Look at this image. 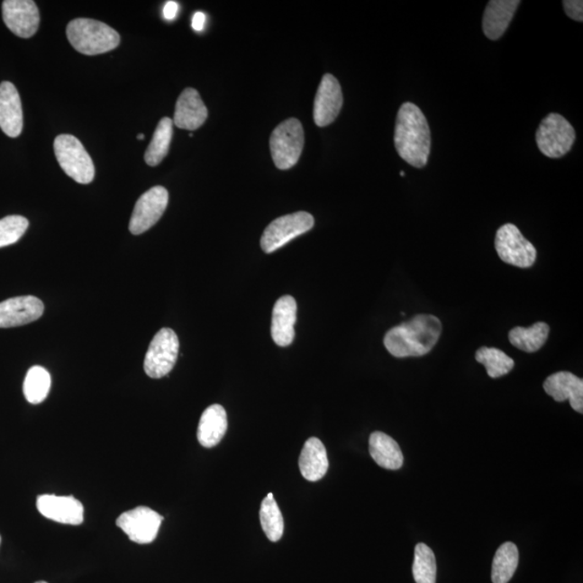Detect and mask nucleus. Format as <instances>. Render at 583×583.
<instances>
[{"mask_svg": "<svg viewBox=\"0 0 583 583\" xmlns=\"http://www.w3.org/2000/svg\"><path fill=\"white\" fill-rule=\"evenodd\" d=\"M163 516L149 506H136L124 512L116 521L119 528L125 533L131 542L139 544L151 543L160 530Z\"/></svg>", "mask_w": 583, "mask_h": 583, "instance_id": "10", "label": "nucleus"}, {"mask_svg": "<svg viewBox=\"0 0 583 583\" xmlns=\"http://www.w3.org/2000/svg\"><path fill=\"white\" fill-rule=\"evenodd\" d=\"M208 118V110L197 90L185 89L177 102L173 124L178 128L194 131L197 130Z\"/></svg>", "mask_w": 583, "mask_h": 583, "instance_id": "18", "label": "nucleus"}, {"mask_svg": "<svg viewBox=\"0 0 583 583\" xmlns=\"http://www.w3.org/2000/svg\"><path fill=\"white\" fill-rule=\"evenodd\" d=\"M54 154L62 170L75 182L87 185L94 181V161L83 143L74 135H59L54 140Z\"/></svg>", "mask_w": 583, "mask_h": 583, "instance_id": "4", "label": "nucleus"}, {"mask_svg": "<svg viewBox=\"0 0 583 583\" xmlns=\"http://www.w3.org/2000/svg\"><path fill=\"white\" fill-rule=\"evenodd\" d=\"M169 203V193L165 187H155L141 195L131 216L129 230L131 233L141 234L149 230L161 219Z\"/></svg>", "mask_w": 583, "mask_h": 583, "instance_id": "11", "label": "nucleus"}, {"mask_svg": "<svg viewBox=\"0 0 583 583\" xmlns=\"http://www.w3.org/2000/svg\"><path fill=\"white\" fill-rule=\"evenodd\" d=\"M0 129L9 138H18L23 130L21 97L14 84H0Z\"/></svg>", "mask_w": 583, "mask_h": 583, "instance_id": "16", "label": "nucleus"}, {"mask_svg": "<svg viewBox=\"0 0 583 583\" xmlns=\"http://www.w3.org/2000/svg\"><path fill=\"white\" fill-rule=\"evenodd\" d=\"M173 135V120L162 118L157 125L154 136L145 152V161L150 167H156L162 162L170 150Z\"/></svg>", "mask_w": 583, "mask_h": 583, "instance_id": "26", "label": "nucleus"}, {"mask_svg": "<svg viewBox=\"0 0 583 583\" xmlns=\"http://www.w3.org/2000/svg\"><path fill=\"white\" fill-rule=\"evenodd\" d=\"M43 310V303L35 296L9 298L0 303V329L34 323L41 317Z\"/></svg>", "mask_w": 583, "mask_h": 583, "instance_id": "15", "label": "nucleus"}, {"mask_svg": "<svg viewBox=\"0 0 583 583\" xmlns=\"http://www.w3.org/2000/svg\"><path fill=\"white\" fill-rule=\"evenodd\" d=\"M228 419L225 408L214 405L206 408L201 415L197 438L205 449L214 448L226 434Z\"/></svg>", "mask_w": 583, "mask_h": 583, "instance_id": "21", "label": "nucleus"}, {"mask_svg": "<svg viewBox=\"0 0 583 583\" xmlns=\"http://www.w3.org/2000/svg\"><path fill=\"white\" fill-rule=\"evenodd\" d=\"M297 304L292 296L278 299L272 310L271 336L278 346H290L296 337Z\"/></svg>", "mask_w": 583, "mask_h": 583, "instance_id": "17", "label": "nucleus"}, {"mask_svg": "<svg viewBox=\"0 0 583 583\" xmlns=\"http://www.w3.org/2000/svg\"><path fill=\"white\" fill-rule=\"evenodd\" d=\"M395 146L403 160L417 169L427 165L432 150V131L426 116L414 103L406 102L397 112Z\"/></svg>", "mask_w": 583, "mask_h": 583, "instance_id": "1", "label": "nucleus"}, {"mask_svg": "<svg viewBox=\"0 0 583 583\" xmlns=\"http://www.w3.org/2000/svg\"><path fill=\"white\" fill-rule=\"evenodd\" d=\"M206 16L204 13H196L193 16L192 26L196 32L204 31Z\"/></svg>", "mask_w": 583, "mask_h": 583, "instance_id": "34", "label": "nucleus"}, {"mask_svg": "<svg viewBox=\"0 0 583 583\" xmlns=\"http://www.w3.org/2000/svg\"><path fill=\"white\" fill-rule=\"evenodd\" d=\"M369 454L376 464L388 470H397L405 462L399 444L388 434L380 432L370 434Z\"/></svg>", "mask_w": 583, "mask_h": 583, "instance_id": "23", "label": "nucleus"}, {"mask_svg": "<svg viewBox=\"0 0 583 583\" xmlns=\"http://www.w3.org/2000/svg\"><path fill=\"white\" fill-rule=\"evenodd\" d=\"M344 97L342 87L333 75L325 74L321 80L314 106V119L318 127H326L339 117Z\"/></svg>", "mask_w": 583, "mask_h": 583, "instance_id": "13", "label": "nucleus"}, {"mask_svg": "<svg viewBox=\"0 0 583 583\" xmlns=\"http://www.w3.org/2000/svg\"><path fill=\"white\" fill-rule=\"evenodd\" d=\"M298 465L303 477L309 482L319 481L328 472V453L318 438H310L304 444Z\"/></svg>", "mask_w": 583, "mask_h": 583, "instance_id": "22", "label": "nucleus"}, {"mask_svg": "<svg viewBox=\"0 0 583 583\" xmlns=\"http://www.w3.org/2000/svg\"><path fill=\"white\" fill-rule=\"evenodd\" d=\"M0 543H2V537H0Z\"/></svg>", "mask_w": 583, "mask_h": 583, "instance_id": "38", "label": "nucleus"}, {"mask_svg": "<svg viewBox=\"0 0 583 583\" xmlns=\"http://www.w3.org/2000/svg\"><path fill=\"white\" fill-rule=\"evenodd\" d=\"M476 360L484 365L490 378H503L515 368L514 359L497 348H479L476 353Z\"/></svg>", "mask_w": 583, "mask_h": 583, "instance_id": "29", "label": "nucleus"}, {"mask_svg": "<svg viewBox=\"0 0 583 583\" xmlns=\"http://www.w3.org/2000/svg\"><path fill=\"white\" fill-rule=\"evenodd\" d=\"M442 332L441 321L432 314H418L387 332L384 344L396 358L423 357L433 351Z\"/></svg>", "mask_w": 583, "mask_h": 583, "instance_id": "2", "label": "nucleus"}, {"mask_svg": "<svg viewBox=\"0 0 583 583\" xmlns=\"http://www.w3.org/2000/svg\"><path fill=\"white\" fill-rule=\"evenodd\" d=\"M3 19L14 35L30 38L40 27V10L32 0H5L3 3Z\"/></svg>", "mask_w": 583, "mask_h": 583, "instance_id": "12", "label": "nucleus"}, {"mask_svg": "<svg viewBox=\"0 0 583 583\" xmlns=\"http://www.w3.org/2000/svg\"><path fill=\"white\" fill-rule=\"evenodd\" d=\"M178 337L171 329H162L152 339L144 361L145 373L150 378H165L178 361Z\"/></svg>", "mask_w": 583, "mask_h": 583, "instance_id": "9", "label": "nucleus"}, {"mask_svg": "<svg viewBox=\"0 0 583 583\" xmlns=\"http://www.w3.org/2000/svg\"><path fill=\"white\" fill-rule=\"evenodd\" d=\"M67 34L75 50L86 56L112 51L120 43L117 31L103 22L91 19H76L69 22Z\"/></svg>", "mask_w": 583, "mask_h": 583, "instance_id": "3", "label": "nucleus"}, {"mask_svg": "<svg viewBox=\"0 0 583 583\" xmlns=\"http://www.w3.org/2000/svg\"><path fill=\"white\" fill-rule=\"evenodd\" d=\"M260 519L267 538L272 542H279L285 532V521L279 506L271 493L267 495L261 503Z\"/></svg>", "mask_w": 583, "mask_h": 583, "instance_id": "27", "label": "nucleus"}, {"mask_svg": "<svg viewBox=\"0 0 583 583\" xmlns=\"http://www.w3.org/2000/svg\"><path fill=\"white\" fill-rule=\"evenodd\" d=\"M304 129L301 122L290 118L274 130L270 136L272 160L280 170H288L296 165L304 149Z\"/></svg>", "mask_w": 583, "mask_h": 583, "instance_id": "5", "label": "nucleus"}, {"mask_svg": "<svg viewBox=\"0 0 583 583\" xmlns=\"http://www.w3.org/2000/svg\"><path fill=\"white\" fill-rule=\"evenodd\" d=\"M314 225V216L307 212L281 216L267 226L260 239V247L267 254L275 252L293 239L312 230Z\"/></svg>", "mask_w": 583, "mask_h": 583, "instance_id": "7", "label": "nucleus"}, {"mask_svg": "<svg viewBox=\"0 0 583 583\" xmlns=\"http://www.w3.org/2000/svg\"><path fill=\"white\" fill-rule=\"evenodd\" d=\"M543 389L557 402L569 400L576 412L583 413V380L569 372L555 373L544 381Z\"/></svg>", "mask_w": 583, "mask_h": 583, "instance_id": "19", "label": "nucleus"}, {"mask_svg": "<svg viewBox=\"0 0 583 583\" xmlns=\"http://www.w3.org/2000/svg\"><path fill=\"white\" fill-rule=\"evenodd\" d=\"M144 138H145L144 134L140 133V134L138 135V139H139V140H144Z\"/></svg>", "mask_w": 583, "mask_h": 583, "instance_id": "35", "label": "nucleus"}, {"mask_svg": "<svg viewBox=\"0 0 583 583\" xmlns=\"http://www.w3.org/2000/svg\"><path fill=\"white\" fill-rule=\"evenodd\" d=\"M179 5L176 2H168L163 8V16L168 21H173L177 18L178 13Z\"/></svg>", "mask_w": 583, "mask_h": 583, "instance_id": "33", "label": "nucleus"}, {"mask_svg": "<svg viewBox=\"0 0 583 583\" xmlns=\"http://www.w3.org/2000/svg\"><path fill=\"white\" fill-rule=\"evenodd\" d=\"M51 376L45 368L32 367L25 376L23 392L31 405H40L50 392Z\"/></svg>", "mask_w": 583, "mask_h": 583, "instance_id": "28", "label": "nucleus"}, {"mask_svg": "<svg viewBox=\"0 0 583 583\" xmlns=\"http://www.w3.org/2000/svg\"><path fill=\"white\" fill-rule=\"evenodd\" d=\"M550 326L544 323H535L530 328L517 326L510 331L509 341L512 345L524 352H536L542 350L548 340Z\"/></svg>", "mask_w": 583, "mask_h": 583, "instance_id": "24", "label": "nucleus"}, {"mask_svg": "<svg viewBox=\"0 0 583 583\" xmlns=\"http://www.w3.org/2000/svg\"><path fill=\"white\" fill-rule=\"evenodd\" d=\"M563 7L569 18L577 22L583 21V2L581 0H564Z\"/></svg>", "mask_w": 583, "mask_h": 583, "instance_id": "32", "label": "nucleus"}, {"mask_svg": "<svg viewBox=\"0 0 583 583\" xmlns=\"http://www.w3.org/2000/svg\"><path fill=\"white\" fill-rule=\"evenodd\" d=\"M519 559V549L514 542L501 544L493 560V583H508L515 574Z\"/></svg>", "mask_w": 583, "mask_h": 583, "instance_id": "25", "label": "nucleus"}, {"mask_svg": "<svg viewBox=\"0 0 583 583\" xmlns=\"http://www.w3.org/2000/svg\"><path fill=\"white\" fill-rule=\"evenodd\" d=\"M413 576L416 583H435L437 581V560L427 544L418 543L414 554Z\"/></svg>", "mask_w": 583, "mask_h": 583, "instance_id": "30", "label": "nucleus"}, {"mask_svg": "<svg viewBox=\"0 0 583 583\" xmlns=\"http://www.w3.org/2000/svg\"><path fill=\"white\" fill-rule=\"evenodd\" d=\"M37 509L61 524L80 525L85 520L84 506L73 496L41 495L37 498Z\"/></svg>", "mask_w": 583, "mask_h": 583, "instance_id": "14", "label": "nucleus"}, {"mask_svg": "<svg viewBox=\"0 0 583 583\" xmlns=\"http://www.w3.org/2000/svg\"><path fill=\"white\" fill-rule=\"evenodd\" d=\"M520 0H492L483 14V32L490 41L503 36L519 8Z\"/></svg>", "mask_w": 583, "mask_h": 583, "instance_id": "20", "label": "nucleus"}, {"mask_svg": "<svg viewBox=\"0 0 583 583\" xmlns=\"http://www.w3.org/2000/svg\"><path fill=\"white\" fill-rule=\"evenodd\" d=\"M405 173L402 171L401 172V177H405Z\"/></svg>", "mask_w": 583, "mask_h": 583, "instance_id": "36", "label": "nucleus"}, {"mask_svg": "<svg viewBox=\"0 0 583 583\" xmlns=\"http://www.w3.org/2000/svg\"><path fill=\"white\" fill-rule=\"evenodd\" d=\"M495 248L505 263L530 269L537 260V251L514 224L501 226L496 233Z\"/></svg>", "mask_w": 583, "mask_h": 583, "instance_id": "8", "label": "nucleus"}, {"mask_svg": "<svg viewBox=\"0 0 583 583\" xmlns=\"http://www.w3.org/2000/svg\"><path fill=\"white\" fill-rule=\"evenodd\" d=\"M35 583H48V582H46V581H38V582H35Z\"/></svg>", "mask_w": 583, "mask_h": 583, "instance_id": "37", "label": "nucleus"}, {"mask_svg": "<svg viewBox=\"0 0 583 583\" xmlns=\"http://www.w3.org/2000/svg\"><path fill=\"white\" fill-rule=\"evenodd\" d=\"M576 140V131L559 114H549L544 117L536 132V141L539 150L549 158H560L568 154Z\"/></svg>", "mask_w": 583, "mask_h": 583, "instance_id": "6", "label": "nucleus"}, {"mask_svg": "<svg viewBox=\"0 0 583 583\" xmlns=\"http://www.w3.org/2000/svg\"><path fill=\"white\" fill-rule=\"evenodd\" d=\"M29 225V221L21 215H9L0 220V248L18 242Z\"/></svg>", "mask_w": 583, "mask_h": 583, "instance_id": "31", "label": "nucleus"}]
</instances>
